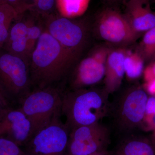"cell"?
I'll list each match as a JSON object with an SVG mask.
<instances>
[{
  "label": "cell",
  "mask_w": 155,
  "mask_h": 155,
  "mask_svg": "<svg viewBox=\"0 0 155 155\" xmlns=\"http://www.w3.org/2000/svg\"><path fill=\"white\" fill-rule=\"evenodd\" d=\"M9 100L0 85V112L10 107Z\"/></svg>",
  "instance_id": "d4e9b609"
},
{
  "label": "cell",
  "mask_w": 155,
  "mask_h": 155,
  "mask_svg": "<svg viewBox=\"0 0 155 155\" xmlns=\"http://www.w3.org/2000/svg\"><path fill=\"white\" fill-rule=\"evenodd\" d=\"M109 1H111V2H114V1H117V0H109Z\"/></svg>",
  "instance_id": "f546056e"
},
{
  "label": "cell",
  "mask_w": 155,
  "mask_h": 155,
  "mask_svg": "<svg viewBox=\"0 0 155 155\" xmlns=\"http://www.w3.org/2000/svg\"><path fill=\"white\" fill-rule=\"evenodd\" d=\"M114 155H155V142L143 137L129 136L119 143Z\"/></svg>",
  "instance_id": "9a60e30c"
},
{
  "label": "cell",
  "mask_w": 155,
  "mask_h": 155,
  "mask_svg": "<svg viewBox=\"0 0 155 155\" xmlns=\"http://www.w3.org/2000/svg\"><path fill=\"white\" fill-rule=\"evenodd\" d=\"M143 88L147 93L150 94L152 96H155V78L145 82Z\"/></svg>",
  "instance_id": "484cf974"
},
{
  "label": "cell",
  "mask_w": 155,
  "mask_h": 155,
  "mask_svg": "<svg viewBox=\"0 0 155 155\" xmlns=\"http://www.w3.org/2000/svg\"><path fill=\"white\" fill-rule=\"evenodd\" d=\"M127 1H128V0H127ZM148 1H149V0H148Z\"/></svg>",
  "instance_id": "d6a6232c"
},
{
  "label": "cell",
  "mask_w": 155,
  "mask_h": 155,
  "mask_svg": "<svg viewBox=\"0 0 155 155\" xmlns=\"http://www.w3.org/2000/svg\"><path fill=\"white\" fill-rule=\"evenodd\" d=\"M97 155H99V154H97Z\"/></svg>",
  "instance_id": "1f68e13d"
},
{
  "label": "cell",
  "mask_w": 155,
  "mask_h": 155,
  "mask_svg": "<svg viewBox=\"0 0 155 155\" xmlns=\"http://www.w3.org/2000/svg\"><path fill=\"white\" fill-rule=\"evenodd\" d=\"M2 50L28 60V24L23 14L19 15L12 23Z\"/></svg>",
  "instance_id": "5bb4252c"
},
{
  "label": "cell",
  "mask_w": 155,
  "mask_h": 155,
  "mask_svg": "<svg viewBox=\"0 0 155 155\" xmlns=\"http://www.w3.org/2000/svg\"><path fill=\"white\" fill-rule=\"evenodd\" d=\"M124 14L138 37L155 27V12L151 9L148 0H128Z\"/></svg>",
  "instance_id": "7c38bea8"
},
{
  "label": "cell",
  "mask_w": 155,
  "mask_h": 155,
  "mask_svg": "<svg viewBox=\"0 0 155 155\" xmlns=\"http://www.w3.org/2000/svg\"><path fill=\"white\" fill-rule=\"evenodd\" d=\"M91 0H56V7L62 17L75 19L86 12Z\"/></svg>",
  "instance_id": "2e32d148"
},
{
  "label": "cell",
  "mask_w": 155,
  "mask_h": 155,
  "mask_svg": "<svg viewBox=\"0 0 155 155\" xmlns=\"http://www.w3.org/2000/svg\"><path fill=\"white\" fill-rule=\"evenodd\" d=\"M45 29L76 62L87 39V27L81 21L53 14L45 17Z\"/></svg>",
  "instance_id": "8992f818"
},
{
  "label": "cell",
  "mask_w": 155,
  "mask_h": 155,
  "mask_svg": "<svg viewBox=\"0 0 155 155\" xmlns=\"http://www.w3.org/2000/svg\"><path fill=\"white\" fill-rule=\"evenodd\" d=\"M0 155H10L9 154L5 152L0 150Z\"/></svg>",
  "instance_id": "f1b7e54d"
},
{
  "label": "cell",
  "mask_w": 155,
  "mask_h": 155,
  "mask_svg": "<svg viewBox=\"0 0 155 155\" xmlns=\"http://www.w3.org/2000/svg\"><path fill=\"white\" fill-rule=\"evenodd\" d=\"M111 49L105 45L97 46L82 59L71 74L69 90L88 88L102 80Z\"/></svg>",
  "instance_id": "30bf717a"
},
{
  "label": "cell",
  "mask_w": 155,
  "mask_h": 155,
  "mask_svg": "<svg viewBox=\"0 0 155 155\" xmlns=\"http://www.w3.org/2000/svg\"><path fill=\"white\" fill-rule=\"evenodd\" d=\"M1 4H0V5H1Z\"/></svg>",
  "instance_id": "836d02e7"
},
{
  "label": "cell",
  "mask_w": 155,
  "mask_h": 155,
  "mask_svg": "<svg viewBox=\"0 0 155 155\" xmlns=\"http://www.w3.org/2000/svg\"><path fill=\"white\" fill-rule=\"evenodd\" d=\"M0 85L9 100L14 99L19 104L31 91L28 59L1 50Z\"/></svg>",
  "instance_id": "5b68a950"
},
{
  "label": "cell",
  "mask_w": 155,
  "mask_h": 155,
  "mask_svg": "<svg viewBox=\"0 0 155 155\" xmlns=\"http://www.w3.org/2000/svg\"><path fill=\"white\" fill-rule=\"evenodd\" d=\"M18 16L12 6L7 4L0 5V51L7 40L12 23Z\"/></svg>",
  "instance_id": "e0dca14e"
},
{
  "label": "cell",
  "mask_w": 155,
  "mask_h": 155,
  "mask_svg": "<svg viewBox=\"0 0 155 155\" xmlns=\"http://www.w3.org/2000/svg\"><path fill=\"white\" fill-rule=\"evenodd\" d=\"M56 0H35L28 11L45 18L53 14Z\"/></svg>",
  "instance_id": "44dd1931"
},
{
  "label": "cell",
  "mask_w": 155,
  "mask_h": 155,
  "mask_svg": "<svg viewBox=\"0 0 155 155\" xmlns=\"http://www.w3.org/2000/svg\"><path fill=\"white\" fill-rule=\"evenodd\" d=\"M106 155V154H99V155Z\"/></svg>",
  "instance_id": "4dcf8cb0"
},
{
  "label": "cell",
  "mask_w": 155,
  "mask_h": 155,
  "mask_svg": "<svg viewBox=\"0 0 155 155\" xmlns=\"http://www.w3.org/2000/svg\"><path fill=\"white\" fill-rule=\"evenodd\" d=\"M109 94L103 88L88 87L63 92L61 114L69 130L100 122L109 114Z\"/></svg>",
  "instance_id": "7a4b0ae2"
},
{
  "label": "cell",
  "mask_w": 155,
  "mask_h": 155,
  "mask_svg": "<svg viewBox=\"0 0 155 155\" xmlns=\"http://www.w3.org/2000/svg\"><path fill=\"white\" fill-rule=\"evenodd\" d=\"M31 85L35 88L56 86L75 63L68 53L45 29L28 58Z\"/></svg>",
  "instance_id": "6da1fadb"
},
{
  "label": "cell",
  "mask_w": 155,
  "mask_h": 155,
  "mask_svg": "<svg viewBox=\"0 0 155 155\" xmlns=\"http://www.w3.org/2000/svg\"><path fill=\"white\" fill-rule=\"evenodd\" d=\"M35 0H23L24 5L25 6V8L27 11H28L29 7L31 5V4L33 3Z\"/></svg>",
  "instance_id": "83f0119b"
},
{
  "label": "cell",
  "mask_w": 155,
  "mask_h": 155,
  "mask_svg": "<svg viewBox=\"0 0 155 155\" xmlns=\"http://www.w3.org/2000/svg\"><path fill=\"white\" fill-rule=\"evenodd\" d=\"M143 122L146 124L147 128L153 131L152 139L155 142V113L145 115Z\"/></svg>",
  "instance_id": "603a6c76"
},
{
  "label": "cell",
  "mask_w": 155,
  "mask_h": 155,
  "mask_svg": "<svg viewBox=\"0 0 155 155\" xmlns=\"http://www.w3.org/2000/svg\"><path fill=\"white\" fill-rule=\"evenodd\" d=\"M95 29L100 38L117 47L131 45L138 37L134 33L124 14L107 8L99 13Z\"/></svg>",
  "instance_id": "9c48e42d"
},
{
  "label": "cell",
  "mask_w": 155,
  "mask_h": 155,
  "mask_svg": "<svg viewBox=\"0 0 155 155\" xmlns=\"http://www.w3.org/2000/svg\"><path fill=\"white\" fill-rule=\"evenodd\" d=\"M31 13L30 16L26 18L28 24V58L45 29L44 22L41 19L42 17L32 12Z\"/></svg>",
  "instance_id": "d6986e66"
},
{
  "label": "cell",
  "mask_w": 155,
  "mask_h": 155,
  "mask_svg": "<svg viewBox=\"0 0 155 155\" xmlns=\"http://www.w3.org/2000/svg\"><path fill=\"white\" fill-rule=\"evenodd\" d=\"M110 131L100 122L70 130L66 155L107 154Z\"/></svg>",
  "instance_id": "ba28073f"
},
{
  "label": "cell",
  "mask_w": 155,
  "mask_h": 155,
  "mask_svg": "<svg viewBox=\"0 0 155 155\" xmlns=\"http://www.w3.org/2000/svg\"><path fill=\"white\" fill-rule=\"evenodd\" d=\"M145 61L137 51L127 49L125 54L124 67L125 75L128 80H134L140 77L144 71Z\"/></svg>",
  "instance_id": "ac0fdd59"
},
{
  "label": "cell",
  "mask_w": 155,
  "mask_h": 155,
  "mask_svg": "<svg viewBox=\"0 0 155 155\" xmlns=\"http://www.w3.org/2000/svg\"><path fill=\"white\" fill-rule=\"evenodd\" d=\"M63 92L58 86L35 88L19 102V108L31 124L32 135L61 116Z\"/></svg>",
  "instance_id": "3957f363"
},
{
  "label": "cell",
  "mask_w": 155,
  "mask_h": 155,
  "mask_svg": "<svg viewBox=\"0 0 155 155\" xmlns=\"http://www.w3.org/2000/svg\"><path fill=\"white\" fill-rule=\"evenodd\" d=\"M136 51L145 62H151L155 60V27L144 34Z\"/></svg>",
  "instance_id": "ffe728a7"
},
{
  "label": "cell",
  "mask_w": 155,
  "mask_h": 155,
  "mask_svg": "<svg viewBox=\"0 0 155 155\" xmlns=\"http://www.w3.org/2000/svg\"><path fill=\"white\" fill-rule=\"evenodd\" d=\"M0 150L10 155H25L20 146L5 137H0Z\"/></svg>",
  "instance_id": "7402d4cb"
},
{
  "label": "cell",
  "mask_w": 155,
  "mask_h": 155,
  "mask_svg": "<svg viewBox=\"0 0 155 155\" xmlns=\"http://www.w3.org/2000/svg\"><path fill=\"white\" fill-rule=\"evenodd\" d=\"M127 49L124 47L111 48L108 54L104 77V88L109 94L120 88L125 75L124 61Z\"/></svg>",
  "instance_id": "4fadbf2b"
},
{
  "label": "cell",
  "mask_w": 155,
  "mask_h": 155,
  "mask_svg": "<svg viewBox=\"0 0 155 155\" xmlns=\"http://www.w3.org/2000/svg\"><path fill=\"white\" fill-rule=\"evenodd\" d=\"M155 113V96L149 97L146 108L145 115Z\"/></svg>",
  "instance_id": "4316f807"
},
{
  "label": "cell",
  "mask_w": 155,
  "mask_h": 155,
  "mask_svg": "<svg viewBox=\"0 0 155 155\" xmlns=\"http://www.w3.org/2000/svg\"><path fill=\"white\" fill-rule=\"evenodd\" d=\"M57 117L23 146L25 155H66L70 130Z\"/></svg>",
  "instance_id": "52a82bcc"
},
{
  "label": "cell",
  "mask_w": 155,
  "mask_h": 155,
  "mask_svg": "<svg viewBox=\"0 0 155 155\" xmlns=\"http://www.w3.org/2000/svg\"><path fill=\"white\" fill-rule=\"evenodd\" d=\"M32 135L31 122L19 107L10 106L0 112V137L10 140L21 147Z\"/></svg>",
  "instance_id": "8fae6325"
},
{
  "label": "cell",
  "mask_w": 155,
  "mask_h": 155,
  "mask_svg": "<svg viewBox=\"0 0 155 155\" xmlns=\"http://www.w3.org/2000/svg\"><path fill=\"white\" fill-rule=\"evenodd\" d=\"M148 98L144 89L137 85L127 87L117 96L109 114L118 131L131 133L142 124Z\"/></svg>",
  "instance_id": "277c9868"
},
{
  "label": "cell",
  "mask_w": 155,
  "mask_h": 155,
  "mask_svg": "<svg viewBox=\"0 0 155 155\" xmlns=\"http://www.w3.org/2000/svg\"><path fill=\"white\" fill-rule=\"evenodd\" d=\"M143 73L145 82L155 78V59L144 69Z\"/></svg>",
  "instance_id": "cb8c5ba5"
}]
</instances>
